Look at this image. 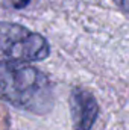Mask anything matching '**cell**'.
<instances>
[{
    "instance_id": "obj_4",
    "label": "cell",
    "mask_w": 129,
    "mask_h": 130,
    "mask_svg": "<svg viewBox=\"0 0 129 130\" xmlns=\"http://www.w3.org/2000/svg\"><path fill=\"white\" fill-rule=\"evenodd\" d=\"M112 2L119 6V9H122L123 12L129 14V0H112Z\"/></svg>"
},
{
    "instance_id": "obj_2",
    "label": "cell",
    "mask_w": 129,
    "mask_h": 130,
    "mask_svg": "<svg viewBox=\"0 0 129 130\" xmlns=\"http://www.w3.org/2000/svg\"><path fill=\"white\" fill-rule=\"evenodd\" d=\"M49 55L50 45L43 35L17 23L0 21L2 58L18 62H35L44 61Z\"/></svg>"
},
{
    "instance_id": "obj_3",
    "label": "cell",
    "mask_w": 129,
    "mask_h": 130,
    "mask_svg": "<svg viewBox=\"0 0 129 130\" xmlns=\"http://www.w3.org/2000/svg\"><path fill=\"white\" fill-rule=\"evenodd\" d=\"M73 130H91L99 115L96 97L85 88L76 86L70 92Z\"/></svg>"
},
{
    "instance_id": "obj_5",
    "label": "cell",
    "mask_w": 129,
    "mask_h": 130,
    "mask_svg": "<svg viewBox=\"0 0 129 130\" xmlns=\"http://www.w3.org/2000/svg\"><path fill=\"white\" fill-rule=\"evenodd\" d=\"M11 2H12V6L15 9H23V8H26L29 5L31 0H11Z\"/></svg>"
},
{
    "instance_id": "obj_1",
    "label": "cell",
    "mask_w": 129,
    "mask_h": 130,
    "mask_svg": "<svg viewBox=\"0 0 129 130\" xmlns=\"http://www.w3.org/2000/svg\"><path fill=\"white\" fill-rule=\"evenodd\" d=\"M0 98L18 109L43 115L53 107V85L32 65L0 61Z\"/></svg>"
}]
</instances>
